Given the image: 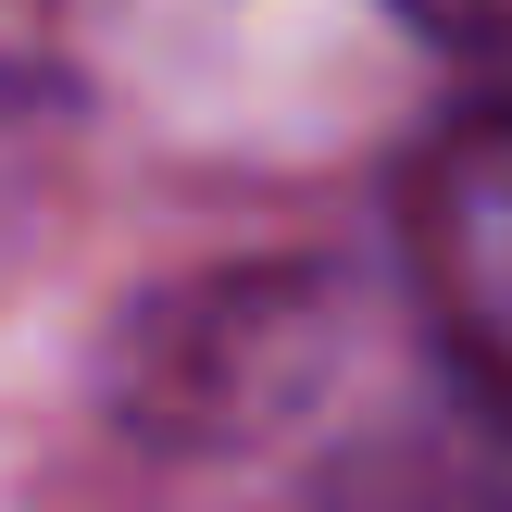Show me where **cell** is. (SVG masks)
Listing matches in <instances>:
<instances>
[{"mask_svg": "<svg viewBox=\"0 0 512 512\" xmlns=\"http://www.w3.org/2000/svg\"><path fill=\"white\" fill-rule=\"evenodd\" d=\"M413 263H425V300H438L450 350H463L488 388H512V100L475 113L463 138L425 163Z\"/></svg>", "mask_w": 512, "mask_h": 512, "instance_id": "obj_1", "label": "cell"}, {"mask_svg": "<svg viewBox=\"0 0 512 512\" xmlns=\"http://www.w3.org/2000/svg\"><path fill=\"white\" fill-rule=\"evenodd\" d=\"M413 25H438V38H512V0H413Z\"/></svg>", "mask_w": 512, "mask_h": 512, "instance_id": "obj_2", "label": "cell"}]
</instances>
